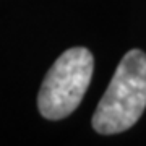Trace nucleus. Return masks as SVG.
Wrapping results in <instances>:
<instances>
[{
    "instance_id": "2",
    "label": "nucleus",
    "mask_w": 146,
    "mask_h": 146,
    "mask_svg": "<svg viewBox=\"0 0 146 146\" xmlns=\"http://www.w3.org/2000/svg\"><path fill=\"white\" fill-rule=\"evenodd\" d=\"M94 70L93 54L86 47H72L54 62L37 94L42 117L60 120L73 114L88 91Z\"/></svg>"
},
{
    "instance_id": "1",
    "label": "nucleus",
    "mask_w": 146,
    "mask_h": 146,
    "mask_svg": "<svg viewBox=\"0 0 146 146\" xmlns=\"http://www.w3.org/2000/svg\"><path fill=\"white\" fill-rule=\"evenodd\" d=\"M146 107V54L131 49L120 60L102 99L94 110L93 128L115 135L133 127Z\"/></svg>"
}]
</instances>
